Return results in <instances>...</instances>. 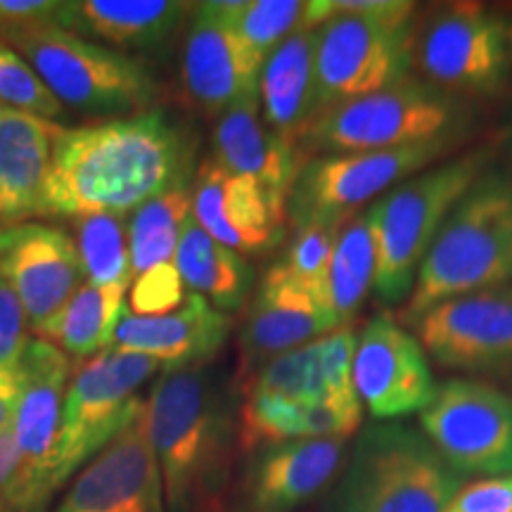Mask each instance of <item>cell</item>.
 Returning a JSON list of instances; mask_svg holds the SVG:
<instances>
[{
	"label": "cell",
	"instance_id": "obj_35",
	"mask_svg": "<svg viewBox=\"0 0 512 512\" xmlns=\"http://www.w3.org/2000/svg\"><path fill=\"white\" fill-rule=\"evenodd\" d=\"M306 5L302 0H245L235 29L247 48L266 62L287 36L306 27Z\"/></svg>",
	"mask_w": 512,
	"mask_h": 512
},
{
	"label": "cell",
	"instance_id": "obj_19",
	"mask_svg": "<svg viewBox=\"0 0 512 512\" xmlns=\"http://www.w3.org/2000/svg\"><path fill=\"white\" fill-rule=\"evenodd\" d=\"M344 328L290 273L283 261L273 264L256 287L238 337V382L256 368L328 332Z\"/></svg>",
	"mask_w": 512,
	"mask_h": 512
},
{
	"label": "cell",
	"instance_id": "obj_17",
	"mask_svg": "<svg viewBox=\"0 0 512 512\" xmlns=\"http://www.w3.org/2000/svg\"><path fill=\"white\" fill-rule=\"evenodd\" d=\"M192 219L238 254H264L283 242L287 202L254 178L233 174L214 157L190 181Z\"/></svg>",
	"mask_w": 512,
	"mask_h": 512
},
{
	"label": "cell",
	"instance_id": "obj_4",
	"mask_svg": "<svg viewBox=\"0 0 512 512\" xmlns=\"http://www.w3.org/2000/svg\"><path fill=\"white\" fill-rule=\"evenodd\" d=\"M316 29L320 110L366 98L411 76L415 3L323 0Z\"/></svg>",
	"mask_w": 512,
	"mask_h": 512
},
{
	"label": "cell",
	"instance_id": "obj_41",
	"mask_svg": "<svg viewBox=\"0 0 512 512\" xmlns=\"http://www.w3.org/2000/svg\"><path fill=\"white\" fill-rule=\"evenodd\" d=\"M19 470V448L15 441V432L12 427L8 432L0 434V508L8 505L10 491L15 486Z\"/></svg>",
	"mask_w": 512,
	"mask_h": 512
},
{
	"label": "cell",
	"instance_id": "obj_29",
	"mask_svg": "<svg viewBox=\"0 0 512 512\" xmlns=\"http://www.w3.org/2000/svg\"><path fill=\"white\" fill-rule=\"evenodd\" d=\"M126 292L128 287L83 283L60 313L36 332V337L55 344L72 358V363L88 361L112 347L114 332L126 311Z\"/></svg>",
	"mask_w": 512,
	"mask_h": 512
},
{
	"label": "cell",
	"instance_id": "obj_3",
	"mask_svg": "<svg viewBox=\"0 0 512 512\" xmlns=\"http://www.w3.org/2000/svg\"><path fill=\"white\" fill-rule=\"evenodd\" d=\"M512 280V181L479 176L453 207L422 261L399 318L415 325L432 306Z\"/></svg>",
	"mask_w": 512,
	"mask_h": 512
},
{
	"label": "cell",
	"instance_id": "obj_20",
	"mask_svg": "<svg viewBox=\"0 0 512 512\" xmlns=\"http://www.w3.org/2000/svg\"><path fill=\"white\" fill-rule=\"evenodd\" d=\"M0 271L15 287L31 332L48 325L83 285L74 240L41 221L0 226Z\"/></svg>",
	"mask_w": 512,
	"mask_h": 512
},
{
	"label": "cell",
	"instance_id": "obj_6",
	"mask_svg": "<svg viewBox=\"0 0 512 512\" xmlns=\"http://www.w3.org/2000/svg\"><path fill=\"white\" fill-rule=\"evenodd\" d=\"M41 76L67 110L93 119H119L150 112L162 86L143 62L69 34L55 24L0 36Z\"/></svg>",
	"mask_w": 512,
	"mask_h": 512
},
{
	"label": "cell",
	"instance_id": "obj_1",
	"mask_svg": "<svg viewBox=\"0 0 512 512\" xmlns=\"http://www.w3.org/2000/svg\"><path fill=\"white\" fill-rule=\"evenodd\" d=\"M192 143L162 110L60 126L41 219L133 214L152 197L190 183Z\"/></svg>",
	"mask_w": 512,
	"mask_h": 512
},
{
	"label": "cell",
	"instance_id": "obj_43",
	"mask_svg": "<svg viewBox=\"0 0 512 512\" xmlns=\"http://www.w3.org/2000/svg\"><path fill=\"white\" fill-rule=\"evenodd\" d=\"M0 512H12V510H8V508H0Z\"/></svg>",
	"mask_w": 512,
	"mask_h": 512
},
{
	"label": "cell",
	"instance_id": "obj_21",
	"mask_svg": "<svg viewBox=\"0 0 512 512\" xmlns=\"http://www.w3.org/2000/svg\"><path fill=\"white\" fill-rule=\"evenodd\" d=\"M233 330V316L211 306L200 294H188L176 311L162 316H133L124 311L112 349L155 358L166 370L207 366Z\"/></svg>",
	"mask_w": 512,
	"mask_h": 512
},
{
	"label": "cell",
	"instance_id": "obj_24",
	"mask_svg": "<svg viewBox=\"0 0 512 512\" xmlns=\"http://www.w3.org/2000/svg\"><path fill=\"white\" fill-rule=\"evenodd\" d=\"M214 159L233 174L254 178L285 202L304 164L297 147L264 124L259 93L245 95L216 121Z\"/></svg>",
	"mask_w": 512,
	"mask_h": 512
},
{
	"label": "cell",
	"instance_id": "obj_31",
	"mask_svg": "<svg viewBox=\"0 0 512 512\" xmlns=\"http://www.w3.org/2000/svg\"><path fill=\"white\" fill-rule=\"evenodd\" d=\"M190 216V183L176 185V188L152 197L133 214H128V247H131L133 278L150 271L152 266L174 261L181 230Z\"/></svg>",
	"mask_w": 512,
	"mask_h": 512
},
{
	"label": "cell",
	"instance_id": "obj_2",
	"mask_svg": "<svg viewBox=\"0 0 512 512\" xmlns=\"http://www.w3.org/2000/svg\"><path fill=\"white\" fill-rule=\"evenodd\" d=\"M147 434L166 512H223L238 427L207 366L159 373L147 396Z\"/></svg>",
	"mask_w": 512,
	"mask_h": 512
},
{
	"label": "cell",
	"instance_id": "obj_44",
	"mask_svg": "<svg viewBox=\"0 0 512 512\" xmlns=\"http://www.w3.org/2000/svg\"><path fill=\"white\" fill-rule=\"evenodd\" d=\"M446 512H448V510H446Z\"/></svg>",
	"mask_w": 512,
	"mask_h": 512
},
{
	"label": "cell",
	"instance_id": "obj_32",
	"mask_svg": "<svg viewBox=\"0 0 512 512\" xmlns=\"http://www.w3.org/2000/svg\"><path fill=\"white\" fill-rule=\"evenodd\" d=\"M76 228L83 283L100 287H131V247H128V216L88 214L72 219Z\"/></svg>",
	"mask_w": 512,
	"mask_h": 512
},
{
	"label": "cell",
	"instance_id": "obj_40",
	"mask_svg": "<svg viewBox=\"0 0 512 512\" xmlns=\"http://www.w3.org/2000/svg\"><path fill=\"white\" fill-rule=\"evenodd\" d=\"M60 0H0V36L27 27L55 24Z\"/></svg>",
	"mask_w": 512,
	"mask_h": 512
},
{
	"label": "cell",
	"instance_id": "obj_11",
	"mask_svg": "<svg viewBox=\"0 0 512 512\" xmlns=\"http://www.w3.org/2000/svg\"><path fill=\"white\" fill-rule=\"evenodd\" d=\"M453 147L456 143H422L306 159L287 197V223L292 228L347 223L361 207L425 171Z\"/></svg>",
	"mask_w": 512,
	"mask_h": 512
},
{
	"label": "cell",
	"instance_id": "obj_5",
	"mask_svg": "<svg viewBox=\"0 0 512 512\" xmlns=\"http://www.w3.org/2000/svg\"><path fill=\"white\" fill-rule=\"evenodd\" d=\"M472 126L465 100L439 91L432 83L406 79L366 98L325 107L299 140V155L392 150L422 143H456Z\"/></svg>",
	"mask_w": 512,
	"mask_h": 512
},
{
	"label": "cell",
	"instance_id": "obj_7",
	"mask_svg": "<svg viewBox=\"0 0 512 512\" xmlns=\"http://www.w3.org/2000/svg\"><path fill=\"white\" fill-rule=\"evenodd\" d=\"M463 475L425 434L401 422H373L356 439L337 486L335 512H446Z\"/></svg>",
	"mask_w": 512,
	"mask_h": 512
},
{
	"label": "cell",
	"instance_id": "obj_26",
	"mask_svg": "<svg viewBox=\"0 0 512 512\" xmlns=\"http://www.w3.org/2000/svg\"><path fill=\"white\" fill-rule=\"evenodd\" d=\"M259 105L264 124L299 147L306 128L320 112L316 29H297L268 55L259 76Z\"/></svg>",
	"mask_w": 512,
	"mask_h": 512
},
{
	"label": "cell",
	"instance_id": "obj_16",
	"mask_svg": "<svg viewBox=\"0 0 512 512\" xmlns=\"http://www.w3.org/2000/svg\"><path fill=\"white\" fill-rule=\"evenodd\" d=\"M354 387L380 422L422 413L437 394L422 344L387 313L370 318L356 339Z\"/></svg>",
	"mask_w": 512,
	"mask_h": 512
},
{
	"label": "cell",
	"instance_id": "obj_28",
	"mask_svg": "<svg viewBox=\"0 0 512 512\" xmlns=\"http://www.w3.org/2000/svg\"><path fill=\"white\" fill-rule=\"evenodd\" d=\"M174 266L192 294L223 313L238 311L252 287V268L242 254L216 242L192 216L181 230Z\"/></svg>",
	"mask_w": 512,
	"mask_h": 512
},
{
	"label": "cell",
	"instance_id": "obj_27",
	"mask_svg": "<svg viewBox=\"0 0 512 512\" xmlns=\"http://www.w3.org/2000/svg\"><path fill=\"white\" fill-rule=\"evenodd\" d=\"M363 411L332 403H294L275 396H245L238 444L245 451L299 439H347L361 427Z\"/></svg>",
	"mask_w": 512,
	"mask_h": 512
},
{
	"label": "cell",
	"instance_id": "obj_22",
	"mask_svg": "<svg viewBox=\"0 0 512 512\" xmlns=\"http://www.w3.org/2000/svg\"><path fill=\"white\" fill-rule=\"evenodd\" d=\"M195 5L181 0H64L55 27L121 55L169 46Z\"/></svg>",
	"mask_w": 512,
	"mask_h": 512
},
{
	"label": "cell",
	"instance_id": "obj_33",
	"mask_svg": "<svg viewBox=\"0 0 512 512\" xmlns=\"http://www.w3.org/2000/svg\"><path fill=\"white\" fill-rule=\"evenodd\" d=\"M242 396H275L294 403H328V377L318 339L271 358L240 384Z\"/></svg>",
	"mask_w": 512,
	"mask_h": 512
},
{
	"label": "cell",
	"instance_id": "obj_30",
	"mask_svg": "<svg viewBox=\"0 0 512 512\" xmlns=\"http://www.w3.org/2000/svg\"><path fill=\"white\" fill-rule=\"evenodd\" d=\"M380 200L368 204L339 230L330 261V304L339 325H351L373 290L380 256Z\"/></svg>",
	"mask_w": 512,
	"mask_h": 512
},
{
	"label": "cell",
	"instance_id": "obj_36",
	"mask_svg": "<svg viewBox=\"0 0 512 512\" xmlns=\"http://www.w3.org/2000/svg\"><path fill=\"white\" fill-rule=\"evenodd\" d=\"M0 105L48 121L67 114V107L50 93L34 67L5 41H0Z\"/></svg>",
	"mask_w": 512,
	"mask_h": 512
},
{
	"label": "cell",
	"instance_id": "obj_8",
	"mask_svg": "<svg viewBox=\"0 0 512 512\" xmlns=\"http://www.w3.org/2000/svg\"><path fill=\"white\" fill-rule=\"evenodd\" d=\"M486 155L470 152L451 162L420 171L380 200V256L373 292L392 306L411 297L427 252L453 207L475 185Z\"/></svg>",
	"mask_w": 512,
	"mask_h": 512
},
{
	"label": "cell",
	"instance_id": "obj_18",
	"mask_svg": "<svg viewBox=\"0 0 512 512\" xmlns=\"http://www.w3.org/2000/svg\"><path fill=\"white\" fill-rule=\"evenodd\" d=\"M55 512H166L147 403L91 463L76 472Z\"/></svg>",
	"mask_w": 512,
	"mask_h": 512
},
{
	"label": "cell",
	"instance_id": "obj_23",
	"mask_svg": "<svg viewBox=\"0 0 512 512\" xmlns=\"http://www.w3.org/2000/svg\"><path fill=\"white\" fill-rule=\"evenodd\" d=\"M60 126L0 105V226L41 219Z\"/></svg>",
	"mask_w": 512,
	"mask_h": 512
},
{
	"label": "cell",
	"instance_id": "obj_12",
	"mask_svg": "<svg viewBox=\"0 0 512 512\" xmlns=\"http://www.w3.org/2000/svg\"><path fill=\"white\" fill-rule=\"evenodd\" d=\"M15 373L19 403L12 432L19 448V470L5 508L12 512H46L53 498L50 472L74 363L55 344L31 337Z\"/></svg>",
	"mask_w": 512,
	"mask_h": 512
},
{
	"label": "cell",
	"instance_id": "obj_13",
	"mask_svg": "<svg viewBox=\"0 0 512 512\" xmlns=\"http://www.w3.org/2000/svg\"><path fill=\"white\" fill-rule=\"evenodd\" d=\"M420 425L458 475H512V399L494 384L463 377L439 384Z\"/></svg>",
	"mask_w": 512,
	"mask_h": 512
},
{
	"label": "cell",
	"instance_id": "obj_39",
	"mask_svg": "<svg viewBox=\"0 0 512 512\" xmlns=\"http://www.w3.org/2000/svg\"><path fill=\"white\" fill-rule=\"evenodd\" d=\"M448 512H512V475L463 486Z\"/></svg>",
	"mask_w": 512,
	"mask_h": 512
},
{
	"label": "cell",
	"instance_id": "obj_37",
	"mask_svg": "<svg viewBox=\"0 0 512 512\" xmlns=\"http://www.w3.org/2000/svg\"><path fill=\"white\" fill-rule=\"evenodd\" d=\"M185 285L178 275L174 261L152 266L150 271L133 278L126 309L133 316H162L176 311L185 302Z\"/></svg>",
	"mask_w": 512,
	"mask_h": 512
},
{
	"label": "cell",
	"instance_id": "obj_38",
	"mask_svg": "<svg viewBox=\"0 0 512 512\" xmlns=\"http://www.w3.org/2000/svg\"><path fill=\"white\" fill-rule=\"evenodd\" d=\"M29 339L27 311L15 287L0 271V373H15Z\"/></svg>",
	"mask_w": 512,
	"mask_h": 512
},
{
	"label": "cell",
	"instance_id": "obj_42",
	"mask_svg": "<svg viewBox=\"0 0 512 512\" xmlns=\"http://www.w3.org/2000/svg\"><path fill=\"white\" fill-rule=\"evenodd\" d=\"M19 403L17 373H0V434L8 432L15 422Z\"/></svg>",
	"mask_w": 512,
	"mask_h": 512
},
{
	"label": "cell",
	"instance_id": "obj_25",
	"mask_svg": "<svg viewBox=\"0 0 512 512\" xmlns=\"http://www.w3.org/2000/svg\"><path fill=\"white\" fill-rule=\"evenodd\" d=\"M347 439H299L266 446L249 475L256 512H287L311 501L342 465Z\"/></svg>",
	"mask_w": 512,
	"mask_h": 512
},
{
	"label": "cell",
	"instance_id": "obj_34",
	"mask_svg": "<svg viewBox=\"0 0 512 512\" xmlns=\"http://www.w3.org/2000/svg\"><path fill=\"white\" fill-rule=\"evenodd\" d=\"M342 226L344 223H309V226L294 228L283 259L294 278L330 311V261Z\"/></svg>",
	"mask_w": 512,
	"mask_h": 512
},
{
	"label": "cell",
	"instance_id": "obj_10",
	"mask_svg": "<svg viewBox=\"0 0 512 512\" xmlns=\"http://www.w3.org/2000/svg\"><path fill=\"white\" fill-rule=\"evenodd\" d=\"M413 67L453 98H496L512 88V22L482 5H448L415 22Z\"/></svg>",
	"mask_w": 512,
	"mask_h": 512
},
{
	"label": "cell",
	"instance_id": "obj_15",
	"mask_svg": "<svg viewBox=\"0 0 512 512\" xmlns=\"http://www.w3.org/2000/svg\"><path fill=\"white\" fill-rule=\"evenodd\" d=\"M439 366L465 373H512V285L446 299L415 323Z\"/></svg>",
	"mask_w": 512,
	"mask_h": 512
},
{
	"label": "cell",
	"instance_id": "obj_9",
	"mask_svg": "<svg viewBox=\"0 0 512 512\" xmlns=\"http://www.w3.org/2000/svg\"><path fill=\"white\" fill-rule=\"evenodd\" d=\"M157 373L162 363L155 358L112 347L79 363L64 396L50 472L53 496L136 418L147 403L140 389Z\"/></svg>",
	"mask_w": 512,
	"mask_h": 512
},
{
	"label": "cell",
	"instance_id": "obj_14",
	"mask_svg": "<svg viewBox=\"0 0 512 512\" xmlns=\"http://www.w3.org/2000/svg\"><path fill=\"white\" fill-rule=\"evenodd\" d=\"M245 0H211L192 10L181 53V86L190 107L219 119L230 105L259 93L264 62L242 41L235 19Z\"/></svg>",
	"mask_w": 512,
	"mask_h": 512
}]
</instances>
